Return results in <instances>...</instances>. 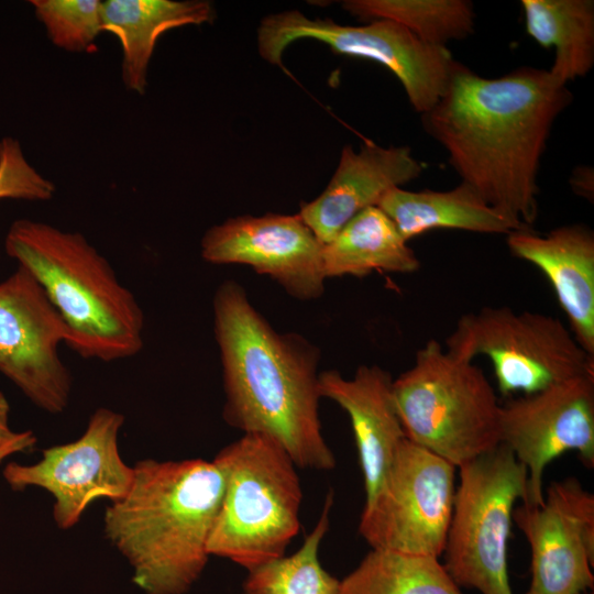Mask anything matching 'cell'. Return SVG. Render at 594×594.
I'll use <instances>...</instances> for the list:
<instances>
[{
    "mask_svg": "<svg viewBox=\"0 0 594 594\" xmlns=\"http://www.w3.org/2000/svg\"><path fill=\"white\" fill-rule=\"evenodd\" d=\"M4 250L43 288L66 326L65 345L75 353L113 362L142 350L144 314L136 297L84 234L19 219L7 232Z\"/></svg>",
    "mask_w": 594,
    "mask_h": 594,
    "instance_id": "4",
    "label": "cell"
},
{
    "mask_svg": "<svg viewBox=\"0 0 594 594\" xmlns=\"http://www.w3.org/2000/svg\"><path fill=\"white\" fill-rule=\"evenodd\" d=\"M446 350L463 360L487 358L504 396L534 394L552 384L594 374V356L560 319L507 306L463 315L446 340Z\"/></svg>",
    "mask_w": 594,
    "mask_h": 594,
    "instance_id": "8",
    "label": "cell"
},
{
    "mask_svg": "<svg viewBox=\"0 0 594 594\" xmlns=\"http://www.w3.org/2000/svg\"><path fill=\"white\" fill-rule=\"evenodd\" d=\"M407 242L383 210L370 207L323 244L324 276L363 277L374 271L414 273L420 262Z\"/></svg>",
    "mask_w": 594,
    "mask_h": 594,
    "instance_id": "21",
    "label": "cell"
},
{
    "mask_svg": "<svg viewBox=\"0 0 594 594\" xmlns=\"http://www.w3.org/2000/svg\"><path fill=\"white\" fill-rule=\"evenodd\" d=\"M581 594H590L588 592H584V593H581Z\"/></svg>",
    "mask_w": 594,
    "mask_h": 594,
    "instance_id": "31",
    "label": "cell"
},
{
    "mask_svg": "<svg viewBox=\"0 0 594 594\" xmlns=\"http://www.w3.org/2000/svg\"><path fill=\"white\" fill-rule=\"evenodd\" d=\"M323 244L298 215L239 216L211 227L200 243L212 264H244L299 300L324 292Z\"/></svg>",
    "mask_w": 594,
    "mask_h": 594,
    "instance_id": "15",
    "label": "cell"
},
{
    "mask_svg": "<svg viewBox=\"0 0 594 594\" xmlns=\"http://www.w3.org/2000/svg\"><path fill=\"white\" fill-rule=\"evenodd\" d=\"M377 207L395 223L406 241L435 229H457L487 234H509L531 229L491 207L470 185L449 190L389 189Z\"/></svg>",
    "mask_w": 594,
    "mask_h": 594,
    "instance_id": "20",
    "label": "cell"
},
{
    "mask_svg": "<svg viewBox=\"0 0 594 594\" xmlns=\"http://www.w3.org/2000/svg\"><path fill=\"white\" fill-rule=\"evenodd\" d=\"M212 307L223 420L276 440L298 469H334L319 419V349L298 333L275 331L233 279L219 285Z\"/></svg>",
    "mask_w": 594,
    "mask_h": 594,
    "instance_id": "2",
    "label": "cell"
},
{
    "mask_svg": "<svg viewBox=\"0 0 594 594\" xmlns=\"http://www.w3.org/2000/svg\"><path fill=\"white\" fill-rule=\"evenodd\" d=\"M521 6L528 35L554 48L550 75L562 85L585 76L594 65V2L522 0Z\"/></svg>",
    "mask_w": 594,
    "mask_h": 594,
    "instance_id": "22",
    "label": "cell"
},
{
    "mask_svg": "<svg viewBox=\"0 0 594 594\" xmlns=\"http://www.w3.org/2000/svg\"><path fill=\"white\" fill-rule=\"evenodd\" d=\"M499 443L528 472L524 504L543 503L547 465L566 451H576L594 466V374L575 376L501 405Z\"/></svg>",
    "mask_w": 594,
    "mask_h": 594,
    "instance_id": "13",
    "label": "cell"
},
{
    "mask_svg": "<svg viewBox=\"0 0 594 594\" xmlns=\"http://www.w3.org/2000/svg\"><path fill=\"white\" fill-rule=\"evenodd\" d=\"M342 7L360 19L394 21L433 46H447L474 29L473 4L465 0H348Z\"/></svg>",
    "mask_w": 594,
    "mask_h": 594,
    "instance_id": "25",
    "label": "cell"
},
{
    "mask_svg": "<svg viewBox=\"0 0 594 594\" xmlns=\"http://www.w3.org/2000/svg\"><path fill=\"white\" fill-rule=\"evenodd\" d=\"M300 38L317 40L338 54L385 66L399 79L410 105L421 114L444 94L459 64L447 46L429 45L391 20L341 25L308 19L299 11L267 15L258 28V51L268 63L282 66L284 50Z\"/></svg>",
    "mask_w": 594,
    "mask_h": 594,
    "instance_id": "9",
    "label": "cell"
},
{
    "mask_svg": "<svg viewBox=\"0 0 594 594\" xmlns=\"http://www.w3.org/2000/svg\"><path fill=\"white\" fill-rule=\"evenodd\" d=\"M36 442V437L32 431H29L28 435L15 442L9 443L0 448V462L7 457L31 450Z\"/></svg>",
    "mask_w": 594,
    "mask_h": 594,
    "instance_id": "30",
    "label": "cell"
},
{
    "mask_svg": "<svg viewBox=\"0 0 594 594\" xmlns=\"http://www.w3.org/2000/svg\"><path fill=\"white\" fill-rule=\"evenodd\" d=\"M457 470L405 438L361 514L359 532L371 549L440 558L453 512Z\"/></svg>",
    "mask_w": 594,
    "mask_h": 594,
    "instance_id": "10",
    "label": "cell"
},
{
    "mask_svg": "<svg viewBox=\"0 0 594 594\" xmlns=\"http://www.w3.org/2000/svg\"><path fill=\"white\" fill-rule=\"evenodd\" d=\"M10 405L6 395L0 391V448L24 438L29 430L15 432L9 424Z\"/></svg>",
    "mask_w": 594,
    "mask_h": 594,
    "instance_id": "29",
    "label": "cell"
},
{
    "mask_svg": "<svg viewBox=\"0 0 594 594\" xmlns=\"http://www.w3.org/2000/svg\"><path fill=\"white\" fill-rule=\"evenodd\" d=\"M208 1L107 0L101 6V30L122 47L121 74L125 88L143 95L147 69L158 37L166 31L213 21Z\"/></svg>",
    "mask_w": 594,
    "mask_h": 594,
    "instance_id": "19",
    "label": "cell"
},
{
    "mask_svg": "<svg viewBox=\"0 0 594 594\" xmlns=\"http://www.w3.org/2000/svg\"><path fill=\"white\" fill-rule=\"evenodd\" d=\"M224 477L210 531L209 556L248 571L282 557L300 530L302 490L297 466L274 439L243 436L212 460Z\"/></svg>",
    "mask_w": 594,
    "mask_h": 594,
    "instance_id": "5",
    "label": "cell"
},
{
    "mask_svg": "<svg viewBox=\"0 0 594 594\" xmlns=\"http://www.w3.org/2000/svg\"><path fill=\"white\" fill-rule=\"evenodd\" d=\"M424 172L408 146L383 147L365 141L359 152L344 146L339 165L320 196L304 204L298 216L326 244L361 211L377 206L392 188Z\"/></svg>",
    "mask_w": 594,
    "mask_h": 594,
    "instance_id": "16",
    "label": "cell"
},
{
    "mask_svg": "<svg viewBox=\"0 0 594 594\" xmlns=\"http://www.w3.org/2000/svg\"><path fill=\"white\" fill-rule=\"evenodd\" d=\"M128 494L107 506V539L145 594H185L209 559L207 544L224 490L213 461L144 459Z\"/></svg>",
    "mask_w": 594,
    "mask_h": 594,
    "instance_id": "3",
    "label": "cell"
},
{
    "mask_svg": "<svg viewBox=\"0 0 594 594\" xmlns=\"http://www.w3.org/2000/svg\"><path fill=\"white\" fill-rule=\"evenodd\" d=\"M55 185L28 161L20 142L12 136L0 140V200H50Z\"/></svg>",
    "mask_w": 594,
    "mask_h": 594,
    "instance_id": "27",
    "label": "cell"
},
{
    "mask_svg": "<svg viewBox=\"0 0 594 594\" xmlns=\"http://www.w3.org/2000/svg\"><path fill=\"white\" fill-rule=\"evenodd\" d=\"M513 520L531 548L525 594H581L594 586V496L575 479L552 482L541 505L521 504Z\"/></svg>",
    "mask_w": 594,
    "mask_h": 594,
    "instance_id": "14",
    "label": "cell"
},
{
    "mask_svg": "<svg viewBox=\"0 0 594 594\" xmlns=\"http://www.w3.org/2000/svg\"><path fill=\"white\" fill-rule=\"evenodd\" d=\"M392 384L391 374L378 365H360L350 380L336 370L319 373L320 396L337 403L350 417L365 502L378 490L406 438L394 405Z\"/></svg>",
    "mask_w": 594,
    "mask_h": 594,
    "instance_id": "18",
    "label": "cell"
},
{
    "mask_svg": "<svg viewBox=\"0 0 594 594\" xmlns=\"http://www.w3.org/2000/svg\"><path fill=\"white\" fill-rule=\"evenodd\" d=\"M513 255L539 268L566 315L570 331L594 356V233L584 224L561 226L546 235L531 229L507 234Z\"/></svg>",
    "mask_w": 594,
    "mask_h": 594,
    "instance_id": "17",
    "label": "cell"
},
{
    "mask_svg": "<svg viewBox=\"0 0 594 594\" xmlns=\"http://www.w3.org/2000/svg\"><path fill=\"white\" fill-rule=\"evenodd\" d=\"M51 42L65 51L86 52L101 30L99 0H31Z\"/></svg>",
    "mask_w": 594,
    "mask_h": 594,
    "instance_id": "26",
    "label": "cell"
},
{
    "mask_svg": "<svg viewBox=\"0 0 594 594\" xmlns=\"http://www.w3.org/2000/svg\"><path fill=\"white\" fill-rule=\"evenodd\" d=\"M405 436L457 469L499 443L501 403L473 361L449 353L436 339L392 384Z\"/></svg>",
    "mask_w": 594,
    "mask_h": 594,
    "instance_id": "6",
    "label": "cell"
},
{
    "mask_svg": "<svg viewBox=\"0 0 594 594\" xmlns=\"http://www.w3.org/2000/svg\"><path fill=\"white\" fill-rule=\"evenodd\" d=\"M458 470L442 564L459 587L513 594L507 544L514 504L527 498V469L498 444Z\"/></svg>",
    "mask_w": 594,
    "mask_h": 594,
    "instance_id": "7",
    "label": "cell"
},
{
    "mask_svg": "<svg viewBox=\"0 0 594 594\" xmlns=\"http://www.w3.org/2000/svg\"><path fill=\"white\" fill-rule=\"evenodd\" d=\"M572 94L548 70L519 67L485 78L458 64L440 99L421 114L462 183L526 228L538 217V172L550 130Z\"/></svg>",
    "mask_w": 594,
    "mask_h": 594,
    "instance_id": "1",
    "label": "cell"
},
{
    "mask_svg": "<svg viewBox=\"0 0 594 594\" xmlns=\"http://www.w3.org/2000/svg\"><path fill=\"white\" fill-rule=\"evenodd\" d=\"M124 416L110 408L96 409L85 432L75 441L46 448L32 464L8 463L2 471L13 491L40 487L53 498V519L62 530L75 527L88 506L99 498L114 503L133 482L134 469L119 451Z\"/></svg>",
    "mask_w": 594,
    "mask_h": 594,
    "instance_id": "11",
    "label": "cell"
},
{
    "mask_svg": "<svg viewBox=\"0 0 594 594\" xmlns=\"http://www.w3.org/2000/svg\"><path fill=\"white\" fill-rule=\"evenodd\" d=\"M339 594H462L439 558L371 549Z\"/></svg>",
    "mask_w": 594,
    "mask_h": 594,
    "instance_id": "23",
    "label": "cell"
},
{
    "mask_svg": "<svg viewBox=\"0 0 594 594\" xmlns=\"http://www.w3.org/2000/svg\"><path fill=\"white\" fill-rule=\"evenodd\" d=\"M572 190L582 198L593 201L594 198V173L590 166H579L570 178Z\"/></svg>",
    "mask_w": 594,
    "mask_h": 594,
    "instance_id": "28",
    "label": "cell"
},
{
    "mask_svg": "<svg viewBox=\"0 0 594 594\" xmlns=\"http://www.w3.org/2000/svg\"><path fill=\"white\" fill-rule=\"evenodd\" d=\"M333 496V491L327 494L320 517L300 548L250 570L242 594H339L340 580L326 571L319 560L320 544L330 526Z\"/></svg>",
    "mask_w": 594,
    "mask_h": 594,
    "instance_id": "24",
    "label": "cell"
},
{
    "mask_svg": "<svg viewBox=\"0 0 594 594\" xmlns=\"http://www.w3.org/2000/svg\"><path fill=\"white\" fill-rule=\"evenodd\" d=\"M66 326L43 288L22 266L0 282V373L36 407L61 414L72 375L59 349Z\"/></svg>",
    "mask_w": 594,
    "mask_h": 594,
    "instance_id": "12",
    "label": "cell"
}]
</instances>
